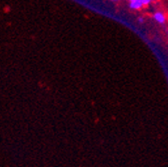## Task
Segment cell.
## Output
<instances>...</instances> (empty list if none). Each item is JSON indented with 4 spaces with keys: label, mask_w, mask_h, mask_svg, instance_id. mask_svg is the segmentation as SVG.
<instances>
[{
    "label": "cell",
    "mask_w": 168,
    "mask_h": 167,
    "mask_svg": "<svg viewBox=\"0 0 168 167\" xmlns=\"http://www.w3.org/2000/svg\"><path fill=\"white\" fill-rule=\"evenodd\" d=\"M138 21L140 22V23H142V22H143V18H139V19H138Z\"/></svg>",
    "instance_id": "cell-4"
},
{
    "label": "cell",
    "mask_w": 168,
    "mask_h": 167,
    "mask_svg": "<svg viewBox=\"0 0 168 167\" xmlns=\"http://www.w3.org/2000/svg\"><path fill=\"white\" fill-rule=\"evenodd\" d=\"M131 1H136V0H130V2H131Z\"/></svg>",
    "instance_id": "cell-5"
},
{
    "label": "cell",
    "mask_w": 168,
    "mask_h": 167,
    "mask_svg": "<svg viewBox=\"0 0 168 167\" xmlns=\"http://www.w3.org/2000/svg\"><path fill=\"white\" fill-rule=\"evenodd\" d=\"M154 19L160 24H163L165 22V16L161 13V12H156L154 14Z\"/></svg>",
    "instance_id": "cell-1"
},
{
    "label": "cell",
    "mask_w": 168,
    "mask_h": 167,
    "mask_svg": "<svg viewBox=\"0 0 168 167\" xmlns=\"http://www.w3.org/2000/svg\"><path fill=\"white\" fill-rule=\"evenodd\" d=\"M143 6L142 2L140 0H136V1H131L130 2V7L132 9H140Z\"/></svg>",
    "instance_id": "cell-2"
},
{
    "label": "cell",
    "mask_w": 168,
    "mask_h": 167,
    "mask_svg": "<svg viewBox=\"0 0 168 167\" xmlns=\"http://www.w3.org/2000/svg\"><path fill=\"white\" fill-rule=\"evenodd\" d=\"M114 1H116V0H114Z\"/></svg>",
    "instance_id": "cell-6"
},
{
    "label": "cell",
    "mask_w": 168,
    "mask_h": 167,
    "mask_svg": "<svg viewBox=\"0 0 168 167\" xmlns=\"http://www.w3.org/2000/svg\"><path fill=\"white\" fill-rule=\"evenodd\" d=\"M140 1L142 2L143 5H147V4H149L151 1H153V0H140Z\"/></svg>",
    "instance_id": "cell-3"
}]
</instances>
